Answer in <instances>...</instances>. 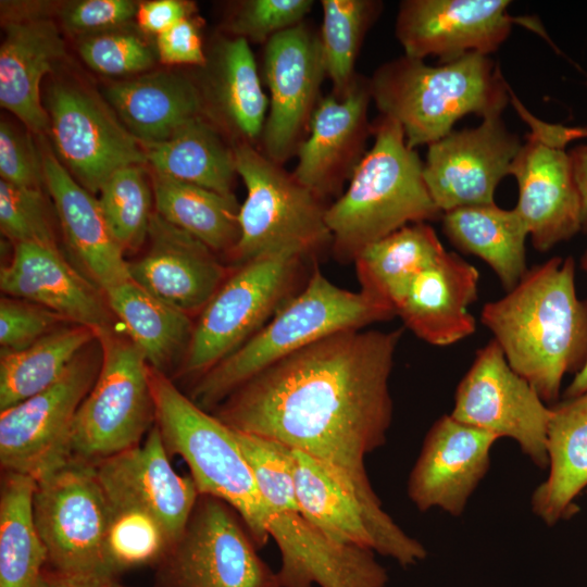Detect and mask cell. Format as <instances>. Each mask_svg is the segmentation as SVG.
I'll return each mask as SVG.
<instances>
[{
    "mask_svg": "<svg viewBox=\"0 0 587 587\" xmlns=\"http://www.w3.org/2000/svg\"><path fill=\"white\" fill-rule=\"evenodd\" d=\"M403 329H347L259 372L215 409L229 428L277 441L322 464L376 519L390 520L365 460L387 439L389 378Z\"/></svg>",
    "mask_w": 587,
    "mask_h": 587,
    "instance_id": "1",
    "label": "cell"
},
{
    "mask_svg": "<svg viewBox=\"0 0 587 587\" xmlns=\"http://www.w3.org/2000/svg\"><path fill=\"white\" fill-rule=\"evenodd\" d=\"M573 258L554 257L484 304L480 322L503 354L545 402L559 398L562 379L587 358V299H579Z\"/></svg>",
    "mask_w": 587,
    "mask_h": 587,
    "instance_id": "2",
    "label": "cell"
},
{
    "mask_svg": "<svg viewBox=\"0 0 587 587\" xmlns=\"http://www.w3.org/2000/svg\"><path fill=\"white\" fill-rule=\"evenodd\" d=\"M369 88L380 115L400 124L412 149L444 138L467 114L501 116L511 95L499 66L477 52L437 65L403 55L378 66Z\"/></svg>",
    "mask_w": 587,
    "mask_h": 587,
    "instance_id": "3",
    "label": "cell"
},
{
    "mask_svg": "<svg viewBox=\"0 0 587 587\" xmlns=\"http://www.w3.org/2000/svg\"><path fill=\"white\" fill-rule=\"evenodd\" d=\"M372 135L373 146L325 213L333 251L342 261H354L364 248L405 225L442 214L425 185L423 162L408 146L400 124L379 115Z\"/></svg>",
    "mask_w": 587,
    "mask_h": 587,
    "instance_id": "4",
    "label": "cell"
},
{
    "mask_svg": "<svg viewBox=\"0 0 587 587\" xmlns=\"http://www.w3.org/2000/svg\"><path fill=\"white\" fill-rule=\"evenodd\" d=\"M397 316L390 303L351 291L314 267L302 289L233 353L196 378L190 399L215 409L234 390L278 360L332 334L361 329Z\"/></svg>",
    "mask_w": 587,
    "mask_h": 587,
    "instance_id": "5",
    "label": "cell"
},
{
    "mask_svg": "<svg viewBox=\"0 0 587 587\" xmlns=\"http://www.w3.org/2000/svg\"><path fill=\"white\" fill-rule=\"evenodd\" d=\"M155 421L168 454L184 459L200 495L216 497L241 517L258 547L268 540L271 507L262 497L232 428L150 366Z\"/></svg>",
    "mask_w": 587,
    "mask_h": 587,
    "instance_id": "6",
    "label": "cell"
},
{
    "mask_svg": "<svg viewBox=\"0 0 587 587\" xmlns=\"http://www.w3.org/2000/svg\"><path fill=\"white\" fill-rule=\"evenodd\" d=\"M233 146L247 196L239 210V239L229 259L240 265L287 250L311 258L332 246L326 202L257 146Z\"/></svg>",
    "mask_w": 587,
    "mask_h": 587,
    "instance_id": "7",
    "label": "cell"
},
{
    "mask_svg": "<svg viewBox=\"0 0 587 587\" xmlns=\"http://www.w3.org/2000/svg\"><path fill=\"white\" fill-rule=\"evenodd\" d=\"M308 259L287 250L238 265L199 313L180 373L198 378L261 329L296 295Z\"/></svg>",
    "mask_w": 587,
    "mask_h": 587,
    "instance_id": "8",
    "label": "cell"
},
{
    "mask_svg": "<svg viewBox=\"0 0 587 587\" xmlns=\"http://www.w3.org/2000/svg\"><path fill=\"white\" fill-rule=\"evenodd\" d=\"M102 349L98 377L72 428L71 460L97 462L141 444L155 411L147 360L126 336L97 330Z\"/></svg>",
    "mask_w": 587,
    "mask_h": 587,
    "instance_id": "9",
    "label": "cell"
},
{
    "mask_svg": "<svg viewBox=\"0 0 587 587\" xmlns=\"http://www.w3.org/2000/svg\"><path fill=\"white\" fill-rule=\"evenodd\" d=\"M239 514L200 495L180 536L154 565V587H280Z\"/></svg>",
    "mask_w": 587,
    "mask_h": 587,
    "instance_id": "10",
    "label": "cell"
},
{
    "mask_svg": "<svg viewBox=\"0 0 587 587\" xmlns=\"http://www.w3.org/2000/svg\"><path fill=\"white\" fill-rule=\"evenodd\" d=\"M101 363L102 349L97 337L54 384L1 411L2 472L21 473L39 480L70 462L74 420L98 377Z\"/></svg>",
    "mask_w": 587,
    "mask_h": 587,
    "instance_id": "11",
    "label": "cell"
},
{
    "mask_svg": "<svg viewBox=\"0 0 587 587\" xmlns=\"http://www.w3.org/2000/svg\"><path fill=\"white\" fill-rule=\"evenodd\" d=\"M33 511L52 572L114 573L107 558L111 505L91 462L70 460L37 480Z\"/></svg>",
    "mask_w": 587,
    "mask_h": 587,
    "instance_id": "12",
    "label": "cell"
},
{
    "mask_svg": "<svg viewBox=\"0 0 587 587\" xmlns=\"http://www.w3.org/2000/svg\"><path fill=\"white\" fill-rule=\"evenodd\" d=\"M450 415L498 438L513 439L535 465L548 466L551 408L512 370L496 340L476 352L455 389Z\"/></svg>",
    "mask_w": 587,
    "mask_h": 587,
    "instance_id": "13",
    "label": "cell"
},
{
    "mask_svg": "<svg viewBox=\"0 0 587 587\" xmlns=\"http://www.w3.org/2000/svg\"><path fill=\"white\" fill-rule=\"evenodd\" d=\"M46 105L57 157L91 193L115 171L147 163L142 143L88 89L54 83Z\"/></svg>",
    "mask_w": 587,
    "mask_h": 587,
    "instance_id": "14",
    "label": "cell"
},
{
    "mask_svg": "<svg viewBox=\"0 0 587 587\" xmlns=\"http://www.w3.org/2000/svg\"><path fill=\"white\" fill-rule=\"evenodd\" d=\"M263 77L270 91L261 151L284 165L309 134L326 77L320 36L307 24L288 28L264 45Z\"/></svg>",
    "mask_w": 587,
    "mask_h": 587,
    "instance_id": "15",
    "label": "cell"
},
{
    "mask_svg": "<svg viewBox=\"0 0 587 587\" xmlns=\"http://www.w3.org/2000/svg\"><path fill=\"white\" fill-rule=\"evenodd\" d=\"M501 116L472 128L452 130L428 146L423 163L427 190L441 213L495 203L497 186L510 175L521 147Z\"/></svg>",
    "mask_w": 587,
    "mask_h": 587,
    "instance_id": "16",
    "label": "cell"
},
{
    "mask_svg": "<svg viewBox=\"0 0 587 587\" xmlns=\"http://www.w3.org/2000/svg\"><path fill=\"white\" fill-rule=\"evenodd\" d=\"M294 451L295 485L302 516L329 540L370 549L402 566L423 561V544L408 535L392 519L378 520L322 464Z\"/></svg>",
    "mask_w": 587,
    "mask_h": 587,
    "instance_id": "17",
    "label": "cell"
},
{
    "mask_svg": "<svg viewBox=\"0 0 587 587\" xmlns=\"http://www.w3.org/2000/svg\"><path fill=\"white\" fill-rule=\"evenodd\" d=\"M508 0H404L396 36L404 55L447 62L467 53L495 52L510 36L516 18Z\"/></svg>",
    "mask_w": 587,
    "mask_h": 587,
    "instance_id": "18",
    "label": "cell"
},
{
    "mask_svg": "<svg viewBox=\"0 0 587 587\" xmlns=\"http://www.w3.org/2000/svg\"><path fill=\"white\" fill-rule=\"evenodd\" d=\"M92 464L111 508L150 515L171 545L180 536L200 494L174 471L155 424L142 444Z\"/></svg>",
    "mask_w": 587,
    "mask_h": 587,
    "instance_id": "19",
    "label": "cell"
},
{
    "mask_svg": "<svg viewBox=\"0 0 587 587\" xmlns=\"http://www.w3.org/2000/svg\"><path fill=\"white\" fill-rule=\"evenodd\" d=\"M499 438L486 430L440 416L428 429L410 472L407 491L420 511L440 509L461 515L490 465Z\"/></svg>",
    "mask_w": 587,
    "mask_h": 587,
    "instance_id": "20",
    "label": "cell"
},
{
    "mask_svg": "<svg viewBox=\"0 0 587 587\" xmlns=\"http://www.w3.org/2000/svg\"><path fill=\"white\" fill-rule=\"evenodd\" d=\"M371 100L369 79L358 76L345 97H322L315 108L292 173L325 202L342 193L345 182L350 180L366 152L372 135L367 117Z\"/></svg>",
    "mask_w": 587,
    "mask_h": 587,
    "instance_id": "21",
    "label": "cell"
},
{
    "mask_svg": "<svg viewBox=\"0 0 587 587\" xmlns=\"http://www.w3.org/2000/svg\"><path fill=\"white\" fill-rule=\"evenodd\" d=\"M510 175L519 186L514 208L534 248L545 252L583 228L580 196L569 152L530 133L515 157Z\"/></svg>",
    "mask_w": 587,
    "mask_h": 587,
    "instance_id": "22",
    "label": "cell"
},
{
    "mask_svg": "<svg viewBox=\"0 0 587 587\" xmlns=\"http://www.w3.org/2000/svg\"><path fill=\"white\" fill-rule=\"evenodd\" d=\"M147 239L143 255L128 262L130 279L188 315L200 313L228 276L216 253L157 212Z\"/></svg>",
    "mask_w": 587,
    "mask_h": 587,
    "instance_id": "23",
    "label": "cell"
},
{
    "mask_svg": "<svg viewBox=\"0 0 587 587\" xmlns=\"http://www.w3.org/2000/svg\"><path fill=\"white\" fill-rule=\"evenodd\" d=\"M266 532L280 553V587H386L388 575L375 552L336 544L299 511L272 508Z\"/></svg>",
    "mask_w": 587,
    "mask_h": 587,
    "instance_id": "24",
    "label": "cell"
},
{
    "mask_svg": "<svg viewBox=\"0 0 587 587\" xmlns=\"http://www.w3.org/2000/svg\"><path fill=\"white\" fill-rule=\"evenodd\" d=\"M0 288L5 296L39 304L71 324L96 330L110 327L112 312L104 292L58 248L15 243L10 262L1 266Z\"/></svg>",
    "mask_w": 587,
    "mask_h": 587,
    "instance_id": "25",
    "label": "cell"
},
{
    "mask_svg": "<svg viewBox=\"0 0 587 587\" xmlns=\"http://www.w3.org/2000/svg\"><path fill=\"white\" fill-rule=\"evenodd\" d=\"M478 270L446 251L417 273L395 304L404 326L429 345L445 347L471 336L476 320L470 305L478 298Z\"/></svg>",
    "mask_w": 587,
    "mask_h": 587,
    "instance_id": "26",
    "label": "cell"
},
{
    "mask_svg": "<svg viewBox=\"0 0 587 587\" xmlns=\"http://www.w3.org/2000/svg\"><path fill=\"white\" fill-rule=\"evenodd\" d=\"M41 143L45 187L85 275L102 291L130 279L125 252L112 235L98 198L72 176L45 139Z\"/></svg>",
    "mask_w": 587,
    "mask_h": 587,
    "instance_id": "27",
    "label": "cell"
},
{
    "mask_svg": "<svg viewBox=\"0 0 587 587\" xmlns=\"http://www.w3.org/2000/svg\"><path fill=\"white\" fill-rule=\"evenodd\" d=\"M199 86L204 117L232 143L260 142L270 100L263 91L249 42L240 37L218 39L207 55Z\"/></svg>",
    "mask_w": 587,
    "mask_h": 587,
    "instance_id": "28",
    "label": "cell"
},
{
    "mask_svg": "<svg viewBox=\"0 0 587 587\" xmlns=\"http://www.w3.org/2000/svg\"><path fill=\"white\" fill-rule=\"evenodd\" d=\"M64 53V40L52 20L27 15L7 21L0 47V104L37 135L49 128L40 84Z\"/></svg>",
    "mask_w": 587,
    "mask_h": 587,
    "instance_id": "29",
    "label": "cell"
},
{
    "mask_svg": "<svg viewBox=\"0 0 587 587\" xmlns=\"http://www.w3.org/2000/svg\"><path fill=\"white\" fill-rule=\"evenodd\" d=\"M104 97L142 145L164 141L191 120L204 116L198 84L174 72L114 83L104 89Z\"/></svg>",
    "mask_w": 587,
    "mask_h": 587,
    "instance_id": "30",
    "label": "cell"
},
{
    "mask_svg": "<svg viewBox=\"0 0 587 587\" xmlns=\"http://www.w3.org/2000/svg\"><path fill=\"white\" fill-rule=\"evenodd\" d=\"M548 424L549 474L533 491V512L548 525L577 512L587 487V391L553 404Z\"/></svg>",
    "mask_w": 587,
    "mask_h": 587,
    "instance_id": "31",
    "label": "cell"
},
{
    "mask_svg": "<svg viewBox=\"0 0 587 587\" xmlns=\"http://www.w3.org/2000/svg\"><path fill=\"white\" fill-rule=\"evenodd\" d=\"M442 227L461 251L482 259L509 291L527 273V227L515 209L496 203L458 208L442 213Z\"/></svg>",
    "mask_w": 587,
    "mask_h": 587,
    "instance_id": "32",
    "label": "cell"
},
{
    "mask_svg": "<svg viewBox=\"0 0 587 587\" xmlns=\"http://www.w3.org/2000/svg\"><path fill=\"white\" fill-rule=\"evenodd\" d=\"M103 292L111 312L152 369L167 374L177 362L183 363L195 327L190 315L153 297L132 279Z\"/></svg>",
    "mask_w": 587,
    "mask_h": 587,
    "instance_id": "33",
    "label": "cell"
},
{
    "mask_svg": "<svg viewBox=\"0 0 587 587\" xmlns=\"http://www.w3.org/2000/svg\"><path fill=\"white\" fill-rule=\"evenodd\" d=\"M142 146L151 170L221 195H234L238 175L234 146L204 116L191 120L164 141Z\"/></svg>",
    "mask_w": 587,
    "mask_h": 587,
    "instance_id": "34",
    "label": "cell"
},
{
    "mask_svg": "<svg viewBox=\"0 0 587 587\" xmlns=\"http://www.w3.org/2000/svg\"><path fill=\"white\" fill-rule=\"evenodd\" d=\"M36 486L29 475L2 472L0 587H49L48 553L34 520Z\"/></svg>",
    "mask_w": 587,
    "mask_h": 587,
    "instance_id": "35",
    "label": "cell"
},
{
    "mask_svg": "<svg viewBox=\"0 0 587 587\" xmlns=\"http://www.w3.org/2000/svg\"><path fill=\"white\" fill-rule=\"evenodd\" d=\"M155 212L215 253L227 255L239 239L240 204L234 195L174 179L151 171Z\"/></svg>",
    "mask_w": 587,
    "mask_h": 587,
    "instance_id": "36",
    "label": "cell"
},
{
    "mask_svg": "<svg viewBox=\"0 0 587 587\" xmlns=\"http://www.w3.org/2000/svg\"><path fill=\"white\" fill-rule=\"evenodd\" d=\"M446 251L426 222L405 225L357 255L353 262L361 290L395 309L412 278Z\"/></svg>",
    "mask_w": 587,
    "mask_h": 587,
    "instance_id": "37",
    "label": "cell"
},
{
    "mask_svg": "<svg viewBox=\"0 0 587 587\" xmlns=\"http://www.w3.org/2000/svg\"><path fill=\"white\" fill-rule=\"evenodd\" d=\"M96 339L93 328L62 325L24 350L1 353L0 411L54 384L77 354Z\"/></svg>",
    "mask_w": 587,
    "mask_h": 587,
    "instance_id": "38",
    "label": "cell"
},
{
    "mask_svg": "<svg viewBox=\"0 0 587 587\" xmlns=\"http://www.w3.org/2000/svg\"><path fill=\"white\" fill-rule=\"evenodd\" d=\"M320 36L326 76L333 95L345 97L358 76L355 61L362 41L380 12L382 2L373 0H322Z\"/></svg>",
    "mask_w": 587,
    "mask_h": 587,
    "instance_id": "39",
    "label": "cell"
},
{
    "mask_svg": "<svg viewBox=\"0 0 587 587\" xmlns=\"http://www.w3.org/2000/svg\"><path fill=\"white\" fill-rule=\"evenodd\" d=\"M104 218L124 252L138 250L148 238L152 216V187L143 165L112 173L98 191Z\"/></svg>",
    "mask_w": 587,
    "mask_h": 587,
    "instance_id": "40",
    "label": "cell"
},
{
    "mask_svg": "<svg viewBox=\"0 0 587 587\" xmlns=\"http://www.w3.org/2000/svg\"><path fill=\"white\" fill-rule=\"evenodd\" d=\"M170 545L166 533L150 515L136 510L111 508L107 558L114 573L154 566Z\"/></svg>",
    "mask_w": 587,
    "mask_h": 587,
    "instance_id": "41",
    "label": "cell"
},
{
    "mask_svg": "<svg viewBox=\"0 0 587 587\" xmlns=\"http://www.w3.org/2000/svg\"><path fill=\"white\" fill-rule=\"evenodd\" d=\"M234 433L264 500L275 510L299 511L294 451L267 438Z\"/></svg>",
    "mask_w": 587,
    "mask_h": 587,
    "instance_id": "42",
    "label": "cell"
},
{
    "mask_svg": "<svg viewBox=\"0 0 587 587\" xmlns=\"http://www.w3.org/2000/svg\"><path fill=\"white\" fill-rule=\"evenodd\" d=\"M83 61L108 76H123L150 70L155 54L138 34L124 27L85 36L78 46Z\"/></svg>",
    "mask_w": 587,
    "mask_h": 587,
    "instance_id": "43",
    "label": "cell"
},
{
    "mask_svg": "<svg viewBox=\"0 0 587 587\" xmlns=\"http://www.w3.org/2000/svg\"><path fill=\"white\" fill-rule=\"evenodd\" d=\"M0 228L14 245L58 248L41 189L18 187L0 179Z\"/></svg>",
    "mask_w": 587,
    "mask_h": 587,
    "instance_id": "44",
    "label": "cell"
},
{
    "mask_svg": "<svg viewBox=\"0 0 587 587\" xmlns=\"http://www.w3.org/2000/svg\"><path fill=\"white\" fill-rule=\"evenodd\" d=\"M313 5L312 0L241 1L229 17L227 28L234 37L265 45L275 35L303 23Z\"/></svg>",
    "mask_w": 587,
    "mask_h": 587,
    "instance_id": "45",
    "label": "cell"
},
{
    "mask_svg": "<svg viewBox=\"0 0 587 587\" xmlns=\"http://www.w3.org/2000/svg\"><path fill=\"white\" fill-rule=\"evenodd\" d=\"M64 323L68 322L53 311L5 296L0 300L1 353L24 350Z\"/></svg>",
    "mask_w": 587,
    "mask_h": 587,
    "instance_id": "46",
    "label": "cell"
},
{
    "mask_svg": "<svg viewBox=\"0 0 587 587\" xmlns=\"http://www.w3.org/2000/svg\"><path fill=\"white\" fill-rule=\"evenodd\" d=\"M0 175L18 187L42 190L45 186L41 150L29 135L5 121L0 124Z\"/></svg>",
    "mask_w": 587,
    "mask_h": 587,
    "instance_id": "47",
    "label": "cell"
},
{
    "mask_svg": "<svg viewBox=\"0 0 587 587\" xmlns=\"http://www.w3.org/2000/svg\"><path fill=\"white\" fill-rule=\"evenodd\" d=\"M137 8L132 0H82L65 5L61 20L67 30L88 36L124 27Z\"/></svg>",
    "mask_w": 587,
    "mask_h": 587,
    "instance_id": "48",
    "label": "cell"
},
{
    "mask_svg": "<svg viewBox=\"0 0 587 587\" xmlns=\"http://www.w3.org/2000/svg\"><path fill=\"white\" fill-rule=\"evenodd\" d=\"M157 52L165 64H189L203 67L207 54L197 20L186 17L157 36Z\"/></svg>",
    "mask_w": 587,
    "mask_h": 587,
    "instance_id": "49",
    "label": "cell"
},
{
    "mask_svg": "<svg viewBox=\"0 0 587 587\" xmlns=\"http://www.w3.org/2000/svg\"><path fill=\"white\" fill-rule=\"evenodd\" d=\"M192 9V4L179 0L147 1L138 4L135 20L140 30L159 36L191 16Z\"/></svg>",
    "mask_w": 587,
    "mask_h": 587,
    "instance_id": "50",
    "label": "cell"
},
{
    "mask_svg": "<svg viewBox=\"0 0 587 587\" xmlns=\"http://www.w3.org/2000/svg\"><path fill=\"white\" fill-rule=\"evenodd\" d=\"M49 587H128L112 572L61 574L50 570Z\"/></svg>",
    "mask_w": 587,
    "mask_h": 587,
    "instance_id": "51",
    "label": "cell"
},
{
    "mask_svg": "<svg viewBox=\"0 0 587 587\" xmlns=\"http://www.w3.org/2000/svg\"><path fill=\"white\" fill-rule=\"evenodd\" d=\"M574 179L580 196L583 228L587 229V145L569 152Z\"/></svg>",
    "mask_w": 587,
    "mask_h": 587,
    "instance_id": "52",
    "label": "cell"
},
{
    "mask_svg": "<svg viewBox=\"0 0 587 587\" xmlns=\"http://www.w3.org/2000/svg\"><path fill=\"white\" fill-rule=\"evenodd\" d=\"M587 391V358L583 367L575 374L564 391V398L578 396Z\"/></svg>",
    "mask_w": 587,
    "mask_h": 587,
    "instance_id": "53",
    "label": "cell"
},
{
    "mask_svg": "<svg viewBox=\"0 0 587 587\" xmlns=\"http://www.w3.org/2000/svg\"><path fill=\"white\" fill-rule=\"evenodd\" d=\"M580 267L587 274V249L585 250L584 254L582 255Z\"/></svg>",
    "mask_w": 587,
    "mask_h": 587,
    "instance_id": "54",
    "label": "cell"
},
{
    "mask_svg": "<svg viewBox=\"0 0 587 587\" xmlns=\"http://www.w3.org/2000/svg\"><path fill=\"white\" fill-rule=\"evenodd\" d=\"M587 136V129H582L580 137Z\"/></svg>",
    "mask_w": 587,
    "mask_h": 587,
    "instance_id": "55",
    "label": "cell"
}]
</instances>
